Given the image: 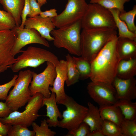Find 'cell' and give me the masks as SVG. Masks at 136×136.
I'll use <instances>...</instances> for the list:
<instances>
[{"label": "cell", "mask_w": 136, "mask_h": 136, "mask_svg": "<svg viewBox=\"0 0 136 136\" xmlns=\"http://www.w3.org/2000/svg\"><path fill=\"white\" fill-rule=\"evenodd\" d=\"M117 36L108 41L91 62L92 81L112 84L121 60L117 49Z\"/></svg>", "instance_id": "1"}, {"label": "cell", "mask_w": 136, "mask_h": 136, "mask_svg": "<svg viewBox=\"0 0 136 136\" xmlns=\"http://www.w3.org/2000/svg\"><path fill=\"white\" fill-rule=\"evenodd\" d=\"M117 34L116 30L111 28L83 29L81 56L91 63L107 43Z\"/></svg>", "instance_id": "2"}, {"label": "cell", "mask_w": 136, "mask_h": 136, "mask_svg": "<svg viewBox=\"0 0 136 136\" xmlns=\"http://www.w3.org/2000/svg\"><path fill=\"white\" fill-rule=\"evenodd\" d=\"M81 28L80 20L71 25L54 29L50 34L54 38V46L64 48L72 54L80 56Z\"/></svg>", "instance_id": "3"}, {"label": "cell", "mask_w": 136, "mask_h": 136, "mask_svg": "<svg viewBox=\"0 0 136 136\" xmlns=\"http://www.w3.org/2000/svg\"><path fill=\"white\" fill-rule=\"evenodd\" d=\"M16 58L15 62L9 66L14 72L28 67L36 68L45 62L49 61L55 66L59 62L58 57L45 49L31 46L29 47Z\"/></svg>", "instance_id": "4"}, {"label": "cell", "mask_w": 136, "mask_h": 136, "mask_svg": "<svg viewBox=\"0 0 136 136\" xmlns=\"http://www.w3.org/2000/svg\"><path fill=\"white\" fill-rule=\"evenodd\" d=\"M83 29L117 28L110 11L99 4H88L87 10L81 19Z\"/></svg>", "instance_id": "5"}, {"label": "cell", "mask_w": 136, "mask_h": 136, "mask_svg": "<svg viewBox=\"0 0 136 136\" xmlns=\"http://www.w3.org/2000/svg\"><path fill=\"white\" fill-rule=\"evenodd\" d=\"M32 73L30 70L19 72L13 88L5 100V102L13 111H18L24 106L32 96L29 89L32 79Z\"/></svg>", "instance_id": "6"}, {"label": "cell", "mask_w": 136, "mask_h": 136, "mask_svg": "<svg viewBox=\"0 0 136 136\" xmlns=\"http://www.w3.org/2000/svg\"><path fill=\"white\" fill-rule=\"evenodd\" d=\"M43 96L40 93L32 96L22 112L13 111L8 116L0 118V121L4 124L10 125H20L26 127L32 123L40 116L39 110L42 107Z\"/></svg>", "instance_id": "7"}, {"label": "cell", "mask_w": 136, "mask_h": 136, "mask_svg": "<svg viewBox=\"0 0 136 136\" xmlns=\"http://www.w3.org/2000/svg\"><path fill=\"white\" fill-rule=\"evenodd\" d=\"M65 106L66 109L59 121L58 126L69 131L76 128L83 122L88 108L79 104L71 97L66 95L64 99L57 103Z\"/></svg>", "instance_id": "8"}, {"label": "cell", "mask_w": 136, "mask_h": 136, "mask_svg": "<svg viewBox=\"0 0 136 136\" xmlns=\"http://www.w3.org/2000/svg\"><path fill=\"white\" fill-rule=\"evenodd\" d=\"M88 6L85 0H67L64 10L52 19L58 28L71 25L81 20Z\"/></svg>", "instance_id": "9"}, {"label": "cell", "mask_w": 136, "mask_h": 136, "mask_svg": "<svg viewBox=\"0 0 136 136\" xmlns=\"http://www.w3.org/2000/svg\"><path fill=\"white\" fill-rule=\"evenodd\" d=\"M47 65L44 70L40 74L32 71V79L29 86L31 96L37 93H41L45 97L50 96V86H52L56 73L55 66L52 63L47 61Z\"/></svg>", "instance_id": "10"}, {"label": "cell", "mask_w": 136, "mask_h": 136, "mask_svg": "<svg viewBox=\"0 0 136 136\" xmlns=\"http://www.w3.org/2000/svg\"><path fill=\"white\" fill-rule=\"evenodd\" d=\"M87 88L90 97L99 106L113 105L117 100L112 84L91 81Z\"/></svg>", "instance_id": "11"}, {"label": "cell", "mask_w": 136, "mask_h": 136, "mask_svg": "<svg viewBox=\"0 0 136 136\" xmlns=\"http://www.w3.org/2000/svg\"><path fill=\"white\" fill-rule=\"evenodd\" d=\"M12 30L16 36V39L12 53L14 56L22 52V49L28 44H38L49 47L50 45L46 39L42 37L39 33L33 28H21L16 26Z\"/></svg>", "instance_id": "12"}, {"label": "cell", "mask_w": 136, "mask_h": 136, "mask_svg": "<svg viewBox=\"0 0 136 136\" xmlns=\"http://www.w3.org/2000/svg\"><path fill=\"white\" fill-rule=\"evenodd\" d=\"M16 39V35L12 30H0V67L9 66L16 62L12 52Z\"/></svg>", "instance_id": "13"}, {"label": "cell", "mask_w": 136, "mask_h": 136, "mask_svg": "<svg viewBox=\"0 0 136 136\" xmlns=\"http://www.w3.org/2000/svg\"><path fill=\"white\" fill-rule=\"evenodd\" d=\"M112 84L118 100H132L136 97V80L134 77L127 79L116 76Z\"/></svg>", "instance_id": "14"}, {"label": "cell", "mask_w": 136, "mask_h": 136, "mask_svg": "<svg viewBox=\"0 0 136 136\" xmlns=\"http://www.w3.org/2000/svg\"><path fill=\"white\" fill-rule=\"evenodd\" d=\"M51 18H44L40 15L26 19L24 26L27 28H33L37 30L41 36L49 41H53L54 38L51 32L56 27L52 21Z\"/></svg>", "instance_id": "15"}, {"label": "cell", "mask_w": 136, "mask_h": 136, "mask_svg": "<svg viewBox=\"0 0 136 136\" xmlns=\"http://www.w3.org/2000/svg\"><path fill=\"white\" fill-rule=\"evenodd\" d=\"M56 73L53 87H50L49 89L51 92L55 93L57 104L65 98V94L64 84L65 82L67 72V63L66 60H61L55 66Z\"/></svg>", "instance_id": "16"}, {"label": "cell", "mask_w": 136, "mask_h": 136, "mask_svg": "<svg viewBox=\"0 0 136 136\" xmlns=\"http://www.w3.org/2000/svg\"><path fill=\"white\" fill-rule=\"evenodd\" d=\"M57 104L55 94L54 93L52 92L49 97H43L42 106L45 105L46 107V116L48 117L46 120L50 127L58 126V118L61 119L62 118V114L59 110Z\"/></svg>", "instance_id": "17"}, {"label": "cell", "mask_w": 136, "mask_h": 136, "mask_svg": "<svg viewBox=\"0 0 136 136\" xmlns=\"http://www.w3.org/2000/svg\"><path fill=\"white\" fill-rule=\"evenodd\" d=\"M117 49L121 59L136 58V41L118 37Z\"/></svg>", "instance_id": "18"}, {"label": "cell", "mask_w": 136, "mask_h": 136, "mask_svg": "<svg viewBox=\"0 0 136 136\" xmlns=\"http://www.w3.org/2000/svg\"><path fill=\"white\" fill-rule=\"evenodd\" d=\"M88 111L83 122L89 126L90 132L96 130H101L103 122L98 108L91 103H87Z\"/></svg>", "instance_id": "19"}, {"label": "cell", "mask_w": 136, "mask_h": 136, "mask_svg": "<svg viewBox=\"0 0 136 136\" xmlns=\"http://www.w3.org/2000/svg\"><path fill=\"white\" fill-rule=\"evenodd\" d=\"M24 2L25 0H1V3L13 16L17 26H19L21 23V15Z\"/></svg>", "instance_id": "20"}, {"label": "cell", "mask_w": 136, "mask_h": 136, "mask_svg": "<svg viewBox=\"0 0 136 136\" xmlns=\"http://www.w3.org/2000/svg\"><path fill=\"white\" fill-rule=\"evenodd\" d=\"M100 115L104 120L112 121L119 126L124 119L119 108L114 105L100 106Z\"/></svg>", "instance_id": "21"}, {"label": "cell", "mask_w": 136, "mask_h": 136, "mask_svg": "<svg viewBox=\"0 0 136 136\" xmlns=\"http://www.w3.org/2000/svg\"><path fill=\"white\" fill-rule=\"evenodd\" d=\"M136 75V58L121 59L117 68L116 76L123 79H130Z\"/></svg>", "instance_id": "22"}, {"label": "cell", "mask_w": 136, "mask_h": 136, "mask_svg": "<svg viewBox=\"0 0 136 136\" xmlns=\"http://www.w3.org/2000/svg\"><path fill=\"white\" fill-rule=\"evenodd\" d=\"M111 13L117 28L118 29V37L128 38L136 41V33L129 29L125 23L119 18V10L116 9H109Z\"/></svg>", "instance_id": "23"}, {"label": "cell", "mask_w": 136, "mask_h": 136, "mask_svg": "<svg viewBox=\"0 0 136 136\" xmlns=\"http://www.w3.org/2000/svg\"><path fill=\"white\" fill-rule=\"evenodd\" d=\"M120 109L124 119L132 120L136 119V103L131 100H118L114 104Z\"/></svg>", "instance_id": "24"}, {"label": "cell", "mask_w": 136, "mask_h": 136, "mask_svg": "<svg viewBox=\"0 0 136 136\" xmlns=\"http://www.w3.org/2000/svg\"><path fill=\"white\" fill-rule=\"evenodd\" d=\"M65 56L67 66L65 83L67 86L69 87L78 81L79 75L73 57L69 54H67Z\"/></svg>", "instance_id": "25"}, {"label": "cell", "mask_w": 136, "mask_h": 136, "mask_svg": "<svg viewBox=\"0 0 136 136\" xmlns=\"http://www.w3.org/2000/svg\"><path fill=\"white\" fill-rule=\"evenodd\" d=\"M73 58L79 75V79L84 80L89 78L91 73V64L82 56Z\"/></svg>", "instance_id": "26"}, {"label": "cell", "mask_w": 136, "mask_h": 136, "mask_svg": "<svg viewBox=\"0 0 136 136\" xmlns=\"http://www.w3.org/2000/svg\"><path fill=\"white\" fill-rule=\"evenodd\" d=\"M130 0H90V3L99 4L108 9H118L120 13L125 12L124 4Z\"/></svg>", "instance_id": "27"}, {"label": "cell", "mask_w": 136, "mask_h": 136, "mask_svg": "<svg viewBox=\"0 0 136 136\" xmlns=\"http://www.w3.org/2000/svg\"><path fill=\"white\" fill-rule=\"evenodd\" d=\"M136 15V5H134L132 10L129 11L120 13V19L126 24L129 29L131 31L136 33V26L134 20Z\"/></svg>", "instance_id": "28"}, {"label": "cell", "mask_w": 136, "mask_h": 136, "mask_svg": "<svg viewBox=\"0 0 136 136\" xmlns=\"http://www.w3.org/2000/svg\"><path fill=\"white\" fill-rule=\"evenodd\" d=\"M101 130L104 136H121L120 127L109 121L104 120Z\"/></svg>", "instance_id": "29"}, {"label": "cell", "mask_w": 136, "mask_h": 136, "mask_svg": "<svg viewBox=\"0 0 136 136\" xmlns=\"http://www.w3.org/2000/svg\"><path fill=\"white\" fill-rule=\"evenodd\" d=\"M31 125L35 133V136H54L56 133L49 128L47 120L45 119L41 121L40 126L35 122Z\"/></svg>", "instance_id": "30"}, {"label": "cell", "mask_w": 136, "mask_h": 136, "mask_svg": "<svg viewBox=\"0 0 136 136\" xmlns=\"http://www.w3.org/2000/svg\"><path fill=\"white\" fill-rule=\"evenodd\" d=\"M8 136H35L33 130H29L27 127L19 125H9Z\"/></svg>", "instance_id": "31"}, {"label": "cell", "mask_w": 136, "mask_h": 136, "mask_svg": "<svg viewBox=\"0 0 136 136\" xmlns=\"http://www.w3.org/2000/svg\"><path fill=\"white\" fill-rule=\"evenodd\" d=\"M16 26L14 19L9 13L0 10V30H11Z\"/></svg>", "instance_id": "32"}, {"label": "cell", "mask_w": 136, "mask_h": 136, "mask_svg": "<svg viewBox=\"0 0 136 136\" xmlns=\"http://www.w3.org/2000/svg\"><path fill=\"white\" fill-rule=\"evenodd\" d=\"M120 126L121 136H136V119L128 120L124 118Z\"/></svg>", "instance_id": "33"}, {"label": "cell", "mask_w": 136, "mask_h": 136, "mask_svg": "<svg viewBox=\"0 0 136 136\" xmlns=\"http://www.w3.org/2000/svg\"><path fill=\"white\" fill-rule=\"evenodd\" d=\"M90 132L89 126L83 122L76 128L69 131L65 136H87Z\"/></svg>", "instance_id": "34"}, {"label": "cell", "mask_w": 136, "mask_h": 136, "mask_svg": "<svg viewBox=\"0 0 136 136\" xmlns=\"http://www.w3.org/2000/svg\"><path fill=\"white\" fill-rule=\"evenodd\" d=\"M18 75H15L12 79L8 82L0 85V100H6L11 88L13 86Z\"/></svg>", "instance_id": "35"}, {"label": "cell", "mask_w": 136, "mask_h": 136, "mask_svg": "<svg viewBox=\"0 0 136 136\" xmlns=\"http://www.w3.org/2000/svg\"><path fill=\"white\" fill-rule=\"evenodd\" d=\"M29 2L30 11L27 16L31 18L39 15L42 11L37 0H29Z\"/></svg>", "instance_id": "36"}, {"label": "cell", "mask_w": 136, "mask_h": 136, "mask_svg": "<svg viewBox=\"0 0 136 136\" xmlns=\"http://www.w3.org/2000/svg\"><path fill=\"white\" fill-rule=\"evenodd\" d=\"M30 11V6L29 0H25L24 8L21 15V23L19 27L21 28L24 27V24L26 19V17Z\"/></svg>", "instance_id": "37"}, {"label": "cell", "mask_w": 136, "mask_h": 136, "mask_svg": "<svg viewBox=\"0 0 136 136\" xmlns=\"http://www.w3.org/2000/svg\"><path fill=\"white\" fill-rule=\"evenodd\" d=\"M12 112L6 102L0 101V118L7 117Z\"/></svg>", "instance_id": "38"}, {"label": "cell", "mask_w": 136, "mask_h": 136, "mask_svg": "<svg viewBox=\"0 0 136 136\" xmlns=\"http://www.w3.org/2000/svg\"><path fill=\"white\" fill-rule=\"evenodd\" d=\"M39 15L43 18L49 17L52 18L57 16L58 14L56 10L54 8L44 11H42Z\"/></svg>", "instance_id": "39"}, {"label": "cell", "mask_w": 136, "mask_h": 136, "mask_svg": "<svg viewBox=\"0 0 136 136\" xmlns=\"http://www.w3.org/2000/svg\"><path fill=\"white\" fill-rule=\"evenodd\" d=\"M9 125L4 124L0 121V136H7Z\"/></svg>", "instance_id": "40"}, {"label": "cell", "mask_w": 136, "mask_h": 136, "mask_svg": "<svg viewBox=\"0 0 136 136\" xmlns=\"http://www.w3.org/2000/svg\"><path fill=\"white\" fill-rule=\"evenodd\" d=\"M87 136H104L101 130H96L90 132Z\"/></svg>", "instance_id": "41"}, {"label": "cell", "mask_w": 136, "mask_h": 136, "mask_svg": "<svg viewBox=\"0 0 136 136\" xmlns=\"http://www.w3.org/2000/svg\"><path fill=\"white\" fill-rule=\"evenodd\" d=\"M48 0H37V2L41 7L47 2Z\"/></svg>", "instance_id": "42"}, {"label": "cell", "mask_w": 136, "mask_h": 136, "mask_svg": "<svg viewBox=\"0 0 136 136\" xmlns=\"http://www.w3.org/2000/svg\"><path fill=\"white\" fill-rule=\"evenodd\" d=\"M9 68V66H2L0 67V73L3 72Z\"/></svg>", "instance_id": "43"}, {"label": "cell", "mask_w": 136, "mask_h": 136, "mask_svg": "<svg viewBox=\"0 0 136 136\" xmlns=\"http://www.w3.org/2000/svg\"><path fill=\"white\" fill-rule=\"evenodd\" d=\"M1 0H0V3H1Z\"/></svg>", "instance_id": "44"}, {"label": "cell", "mask_w": 136, "mask_h": 136, "mask_svg": "<svg viewBox=\"0 0 136 136\" xmlns=\"http://www.w3.org/2000/svg\"></svg>", "instance_id": "45"}]
</instances>
